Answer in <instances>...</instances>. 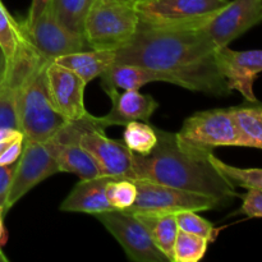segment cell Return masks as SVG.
<instances>
[{"mask_svg":"<svg viewBox=\"0 0 262 262\" xmlns=\"http://www.w3.org/2000/svg\"><path fill=\"white\" fill-rule=\"evenodd\" d=\"M136 216L145 225L146 230L156 247L170 260V262H173L174 245H176L177 235L179 232L176 214L136 215Z\"/></svg>","mask_w":262,"mask_h":262,"instance_id":"ffe728a7","label":"cell"},{"mask_svg":"<svg viewBox=\"0 0 262 262\" xmlns=\"http://www.w3.org/2000/svg\"><path fill=\"white\" fill-rule=\"evenodd\" d=\"M158 143L148 155L133 154V181L145 179L206 194L223 205L237 196L235 187L211 163L212 152L184 145L177 133L156 128Z\"/></svg>","mask_w":262,"mask_h":262,"instance_id":"7a4b0ae2","label":"cell"},{"mask_svg":"<svg viewBox=\"0 0 262 262\" xmlns=\"http://www.w3.org/2000/svg\"><path fill=\"white\" fill-rule=\"evenodd\" d=\"M54 61L73 71L87 84L101 76L109 67L115 63V50L89 49V50L60 56Z\"/></svg>","mask_w":262,"mask_h":262,"instance_id":"d6986e66","label":"cell"},{"mask_svg":"<svg viewBox=\"0 0 262 262\" xmlns=\"http://www.w3.org/2000/svg\"><path fill=\"white\" fill-rule=\"evenodd\" d=\"M216 63L230 91L237 90L247 101L256 104L253 82L262 72V50L235 51L225 46L216 50Z\"/></svg>","mask_w":262,"mask_h":262,"instance_id":"5bb4252c","label":"cell"},{"mask_svg":"<svg viewBox=\"0 0 262 262\" xmlns=\"http://www.w3.org/2000/svg\"><path fill=\"white\" fill-rule=\"evenodd\" d=\"M125 129L123 133L124 145L132 152L138 155H148L158 143V133L156 128L146 123L135 120L124 125Z\"/></svg>","mask_w":262,"mask_h":262,"instance_id":"603a6c76","label":"cell"},{"mask_svg":"<svg viewBox=\"0 0 262 262\" xmlns=\"http://www.w3.org/2000/svg\"><path fill=\"white\" fill-rule=\"evenodd\" d=\"M176 217L179 230L205 238L209 241V243L214 242L219 234V230L206 219L197 215L196 211H191V210L181 211L176 214Z\"/></svg>","mask_w":262,"mask_h":262,"instance_id":"83f0119b","label":"cell"},{"mask_svg":"<svg viewBox=\"0 0 262 262\" xmlns=\"http://www.w3.org/2000/svg\"><path fill=\"white\" fill-rule=\"evenodd\" d=\"M9 59H8L4 49L0 45V83H3V81H4L5 77H7L8 71H9Z\"/></svg>","mask_w":262,"mask_h":262,"instance_id":"836d02e7","label":"cell"},{"mask_svg":"<svg viewBox=\"0 0 262 262\" xmlns=\"http://www.w3.org/2000/svg\"><path fill=\"white\" fill-rule=\"evenodd\" d=\"M22 27L28 42L48 60L91 49L82 33L69 30L56 18L51 5L32 25Z\"/></svg>","mask_w":262,"mask_h":262,"instance_id":"9c48e42d","label":"cell"},{"mask_svg":"<svg viewBox=\"0 0 262 262\" xmlns=\"http://www.w3.org/2000/svg\"><path fill=\"white\" fill-rule=\"evenodd\" d=\"M241 212L248 217H262V191L248 189L247 193L243 196Z\"/></svg>","mask_w":262,"mask_h":262,"instance_id":"f1b7e54d","label":"cell"},{"mask_svg":"<svg viewBox=\"0 0 262 262\" xmlns=\"http://www.w3.org/2000/svg\"><path fill=\"white\" fill-rule=\"evenodd\" d=\"M23 142H25V137L18 138L7 150L3 151L2 155H0V165H13L22 154Z\"/></svg>","mask_w":262,"mask_h":262,"instance_id":"4dcf8cb0","label":"cell"},{"mask_svg":"<svg viewBox=\"0 0 262 262\" xmlns=\"http://www.w3.org/2000/svg\"><path fill=\"white\" fill-rule=\"evenodd\" d=\"M3 214L0 211V245H2V241H3V235H4V228H3V219H2Z\"/></svg>","mask_w":262,"mask_h":262,"instance_id":"e575fe53","label":"cell"},{"mask_svg":"<svg viewBox=\"0 0 262 262\" xmlns=\"http://www.w3.org/2000/svg\"><path fill=\"white\" fill-rule=\"evenodd\" d=\"M46 79L51 101L67 122H77L90 114L84 107L86 82L78 74L50 60L46 66Z\"/></svg>","mask_w":262,"mask_h":262,"instance_id":"4fadbf2b","label":"cell"},{"mask_svg":"<svg viewBox=\"0 0 262 262\" xmlns=\"http://www.w3.org/2000/svg\"><path fill=\"white\" fill-rule=\"evenodd\" d=\"M261 20L262 0H233L193 27L205 31L216 49H220L229 45Z\"/></svg>","mask_w":262,"mask_h":262,"instance_id":"8fae6325","label":"cell"},{"mask_svg":"<svg viewBox=\"0 0 262 262\" xmlns=\"http://www.w3.org/2000/svg\"><path fill=\"white\" fill-rule=\"evenodd\" d=\"M216 50L201 28L140 20L135 36L115 50V63L165 73L171 83L189 91L225 96L230 89L217 67Z\"/></svg>","mask_w":262,"mask_h":262,"instance_id":"6da1fadb","label":"cell"},{"mask_svg":"<svg viewBox=\"0 0 262 262\" xmlns=\"http://www.w3.org/2000/svg\"><path fill=\"white\" fill-rule=\"evenodd\" d=\"M133 2H135V3H137V2H141V0H133Z\"/></svg>","mask_w":262,"mask_h":262,"instance_id":"8d00e7d4","label":"cell"},{"mask_svg":"<svg viewBox=\"0 0 262 262\" xmlns=\"http://www.w3.org/2000/svg\"><path fill=\"white\" fill-rule=\"evenodd\" d=\"M25 137L19 129L14 128H0V155L4 150H7L15 140Z\"/></svg>","mask_w":262,"mask_h":262,"instance_id":"d6a6232c","label":"cell"},{"mask_svg":"<svg viewBox=\"0 0 262 262\" xmlns=\"http://www.w3.org/2000/svg\"><path fill=\"white\" fill-rule=\"evenodd\" d=\"M0 261H8V258L7 257H5V256H4V253H3L2 252V250H0Z\"/></svg>","mask_w":262,"mask_h":262,"instance_id":"d590c367","label":"cell"},{"mask_svg":"<svg viewBox=\"0 0 262 262\" xmlns=\"http://www.w3.org/2000/svg\"><path fill=\"white\" fill-rule=\"evenodd\" d=\"M49 61L45 58L38 59L18 87V124L25 140L28 141L50 140L68 123L55 109L49 94L46 79Z\"/></svg>","mask_w":262,"mask_h":262,"instance_id":"3957f363","label":"cell"},{"mask_svg":"<svg viewBox=\"0 0 262 262\" xmlns=\"http://www.w3.org/2000/svg\"><path fill=\"white\" fill-rule=\"evenodd\" d=\"M101 87L105 92L110 90H140L150 82H168L171 79L168 74L136 64L114 63L101 74Z\"/></svg>","mask_w":262,"mask_h":262,"instance_id":"e0dca14e","label":"cell"},{"mask_svg":"<svg viewBox=\"0 0 262 262\" xmlns=\"http://www.w3.org/2000/svg\"><path fill=\"white\" fill-rule=\"evenodd\" d=\"M55 173H59L55 138L53 137L43 142L25 140L22 154L14 166L12 184L8 193V210L31 189Z\"/></svg>","mask_w":262,"mask_h":262,"instance_id":"ba28073f","label":"cell"},{"mask_svg":"<svg viewBox=\"0 0 262 262\" xmlns=\"http://www.w3.org/2000/svg\"><path fill=\"white\" fill-rule=\"evenodd\" d=\"M110 177L101 176L92 179H81L61 202L59 210L66 212H82L97 215L115 210L106 199V184Z\"/></svg>","mask_w":262,"mask_h":262,"instance_id":"2e32d148","label":"cell"},{"mask_svg":"<svg viewBox=\"0 0 262 262\" xmlns=\"http://www.w3.org/2000/svg\"><path fill=\"white\" fill-rule=\"evenodd\" d=\"M56 141V163L59 173H71L81 179H92L101 177L102 173L96 160L89 151L84 150L78 142L73 140L54 136Z\"/></svg>","mask_w":262,"mask_h":262,"instance_id":"ac0fdd59","label":"cell"},{"mask_svg":"<svg viewBox=\"0 0 262 262\" xmlns=\"http://www.w3.org/2000/svg\"><path fill=\"white\" fill-rule=\"evenodd\" d=\"M53 4V0H32L31 3V8L28 10V15L25 20L22 22V25L30 26L48 9L50 5Z\"/></svg>","mask_w":262,"mask_h":262,"instance_id":"1f68e13d","label":"cell"},{"mask_svg":"<svg viewBox=\"0 0 262 262\" xmlns=\"http://www.w3.org/2000/svg\"><path fill=\"white\" fill-rule=\"evenodd\" d=\"M228 3L229 0H141L136 8L141 22L193 27Z\"/></svg>","mask_w":262,"mask_h":262,"instance_id":"7c38bea8","label":"cell"},{"mask_svg":"<svg viewBox=\"0 0 262 262\" xmlns=\"http://www.w3.org/2000/svg\"><path fill=\"white\" fill-rule=\"evenodd\" d=\"M27 41L22 23L12 17L5 5L0 0V45L4 49L9 61L18 54L23 43Z\"/></svg>","mask_w":262,"mask_h":262,"instance_id":"7402d4cb","label":"cell"},{"mask_svg":"<svg viewBox=\"0 0 262 262\" xmlns=\"http://www.w3.org/2000/svg\"><path fill=\"white\" fill-rule=\"evenodd\" d=\"M118 241L128 258L136 262H170L151 239L145 225L124 210H110L95 215Z\"/></svg>","mask_w":262,"mask_h":262,"instance_id":"30bf717a","label":"cell"},{"mask_svg":"<svg viewBox=\"0 0 262 262\" xmlns=\"http://www.w3.org/2000/svg\"><path fill=\"white\" fill-rule=\"evenodd\" d=\"M105 94L110 97L112 109L104 117H96L101 128L109 125H125L135 120L148 122L159 107V102L150 95L138 92V90H110Z\"/></svg>","mask_w":262,"mask_h":262,"instance_id":"9a60e30c","label":"cell"},{"mask_svg":"<svg viewBox=\"0 0 262 262\" xmlns=\"http://www.w3.org/2000/svg\"><path fill=\"white\" fill-rule=\"evenodd\" d=\"M137 199L125 211L135 215L178 214L181 211H207L222 206L214 197L145 179H136Z\"/></svg>","mask_w":262,"mask_h":262,"instance_id":"8992f818","label":"cell"},{"mask_svg":"<svg viewBox=\"0 0 262 262\" xmlns=\"http://www.w3.org/2000/svg\"><path fill=\"white\" fill-rule=\"evenodd\" d=\"M177 137L184 145L205 152H212L220 146H242L230 107L194 113L184 120Z\"/></svg>","mask_w":262,"mask_h":262,"instance_id":"52a82bcc","label":"cell"},{"mask_svg":"<svg viewBox=\"0 0 262 262\" xmlns=\"http://www.w3.org/2000/svg\"><path fill=\"white\" fill-rule=\"evenodd\" d=\"M13 173H14L13 165H0V211L3 215L8 211L7 200L12 184Z\"/></svg>","mask_w":262,"mask_h":262,"instance_id":"f546056e","label":"cell"},{"mask_svg":"<svg viewBox=\"0 0 262 262\" xmlns=\"http://www.w3.org/2000/svg\"><path fill=\"white\" fill-rule=\"evenodd\" d=\"M237 123L242 146L262 150V105L230 107Z\"/></svg>","mask_w":262,"mask_h":262,"instance_id":"44dd1931","label":"cell"},{"mask_svg":"<svg viewBox=\"0 0 262 262\" xmlns=\"http://www.w3.org/2000/svg\"><path fill=\"white\" fill-rule=\"evenodd\" d=\"M140 14L133 0H92L83 22L91 49L117 50L137 32Z\"/></svg>","mask_w":262,"mask_h":262,"instance_id":"277c9868","label":"cell"},{"mask_svg":"<svg viewBox=\"0 0 262 262\" xmlns=\"http://www.w3.org/2000/svg\"><path fill=\"white\" fill-rule=\"evenodd\" d=\"M92 0H53L56 18L69 30L83 35V22Z\"/></svg>","mask_w":262,"mask_h":262,"instance_id":"cb8c5ba5","label":"cell"},{"mask_svg":"<svg viewBox=\"0 0 262 262\" xmlns=\"http://www.w3.org/2000/svg\"><path fill=\"white\" fill-rule=\"evenodd\" d=\"M106 199L115 210H128L137 199V187L133 179L112 178L106 184Z\"/></svg>","mask_w":262,"mask_h":262,"instance_id":"4316f807","label":"cell"},{"mask_svg":"<svg viewBox=\"0 0 262 262\" xmlns=\"http://www.w3.org/2000/svg\"><path fill=\"white\" fill-rule=\"evenodd\" d=\"M56 135L78 142L96 160L102 176L110 178L133 179V154L124 143L112 140L97 123L96 117L89 114L77 122H68Z\"/></svg>","mask_w":262,"mask_h":262,"instance_id":"5b68a950","label":"cell"},{"mask_svg":"<svg viewBox=\"0 0 262 262\" xmlns=\"http://www.w3.org/2000/svg\"><path fill=\"white\" fill-rule=\"evenodd\" d=\"M209 241L179 230L174 245L173 262H199L206 253Z\"/></svg>","mask_w":262,"mask_h":262,"instance_id":"484cf974","label":"cell"},{"mask_svg":"<svg viewBox=\"0 0 262 262\" xmlns=\"http://www.w3.org/2000/svg\"><path fill=\"white\" fill-rule=\"evenodd\" d=\"M210 159H211V163L214 164L215 168L234 187L262 191V169L238 168V166L229 165V164L217 159L214 154L210 155Z\"/></svg>","mask_w":262,"mask_h":262,"instance_id":"d4e9b609","label":"cell"}]
</instances>
